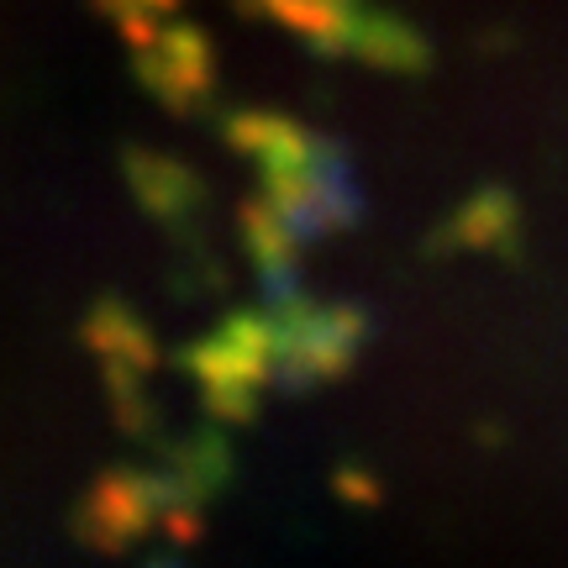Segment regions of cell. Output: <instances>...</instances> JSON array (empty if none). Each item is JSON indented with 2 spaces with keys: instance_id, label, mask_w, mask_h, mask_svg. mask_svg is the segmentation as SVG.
Instances as JSON below:
<instances>
[{
  "instance_id": "6da1fadb",
  "label": "cell",
  "mask_w": 568,
  "mask_h": 568,
  "mask_svg": "<svg viewBox=\"0 0 568 568\" xmlns=\"http://www.w3.org/2000/svg\"><path fill=\"white\" fill-rule=\"evenodd\" d=\"M274 358H280V337H274V316H232L190 353V374L201 379L205 400L216 416H247L253 395L274 379Z\"/></svg>"
},
{
  "instance_id": "7a4b0ae2",
  "label": "cell",
  "mask_w": 568,
  "mask_h": 568,
  "mask_svg": "<svg viewBox=\"0 0 568 568\" xmlns=\"http://www.w3.org/2000/svg\"><path fill=\"white\" fill-rule=\"evenodd\" d=\"M268 316H274V337H280L274 379L290 389L332 379L337 368H347L353 347L364 337V322H358L353 305H311L301 295H290Z\"/></svg>"
}]
</instances>
